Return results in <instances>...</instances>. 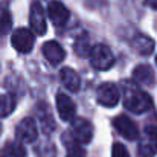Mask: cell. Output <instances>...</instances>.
<instances>
[{
	"instance_id": "obj_17",
	"label": "cell",
	"mask_w": 157,
	"mask_h": 157,
	"mask_svg": "<svg viewBox=\"0 0 157 157\" xmlns=\"http://www.w3.org/2000/svg\"><path fill=\"white\" fill-rule=\"evenodd\" d=\"M0 157H26V150L21 142H6L0 150Z\"/></svg>"
},
{
	"instance_id": "obj_26",
	"label": "cell",
	"mask_w": 157,
	"mask_h": 157,
	"mask_svg": "<svg viewBox=\"0 0 157 157\" xmlns=\"http://www.w3.org/2000/svg\"><path fill=\"white\" fill-rule=\"evenodd\" d=\"M145 5H147V6H150L151 9L157 11V0H145Z\"/></svg>"
},
{
	"instance_id": "obj_13",
	"label": "cell",
	"mask_w": 157,
	"mask_h": 157,
	"mask_svg": "<svg viewBox=\"0 0 157 157\" xmlns=\"http://www.w3.org/2000/svg\"><path fill=\"white\" fill-rule=\"evenodd\" d=\"M59 78L64 84L66 89H69V92H78L79 87H81V78L79 75L70 69V67H63L59 70Z\"/></svg>"
},
{
	"instance_id": "obj_7",
	"label": "cell",
	"mask_w": 157,
	"mask_h": 157,
	"mask_svg": "<svg viewBox=\"0 0 157 157\" xmlns=\"http://www.w3.org/2000/svg\"><path fill=\"white\" fill-rule=\"evenodd\" d=\"M113 127L119 131L121 136H124L128 140H136L139 137V128H137V125L130 117H127L125 114L116 116L113 119Z\"/></svg>"
},
{
	"instance_id": "obj_8",
	"label": "cell",
	"mask_w": 157,
	"mask_h": 157,
	"mask_svg": "<svg viewBox=\"0 0 157 157\" xmlns=\"http://www.w3.org/2000/svg\"><path fill=\"white\" fill-rule=\"evenodd\" d=\"M72 131L73 137L81 144H89L93 137V125L84 117L72 119Z\"/></svg>"
},
{
	"instance_id": "obj_23",
	"label": "cell",
	"mask_w": 157,
	"mask_h": 157,
	"mask_svg": "<svg viewBox=\"0 0 157 157\" xmlns=\"http://www.w3.org/2000/svg\"><path fill=\"white\" fill-rule=\"evenodd\" d=\"M111 157H130V154L122 144H114L111 148Z\"/></svg>"
},
{
	"instance_id": "obj_5",
	"label": "cell",
	"mask_w": 157,
	"mask_h": 157,
	"mask_svg": "<svg viewBox=\"0 0 157 157\" xmlns=\"http://www.w3.org/2000/svg\"><path fill=\"white\" fill-rule=\"evenodd\" d=\"M15 137L21 144H32L38 137L37 124L32 117H25L17 127H15Z\"/></svg>"
},
{
	"instance_id": "obj_6",
	"label": "cell",
	"mask_w": 157,
	"mask_h": 157,
	"mask_svg": "<svg viewBox=\"0 0 157 157\" xmlns=\"http://www.w3.org/2000/svg\"><path fill=\"white\" fill-rule=\"evenodd\" d=\"M119 89L113 82H102L96 90V99L104 107H114L119 102Z\"/></svg>"
},
{
	"instance_id": "obj_24",
	"label": "cell",
	"mask_w": 157,
	"mask_h": 157,
	"mask_svg": "<svg viewBox=\"0 0 157 157\" xmlns=\"http://www.w3.org/2000/svg\"><path fill=\"white\" fill-rule=\"evenodd\" d=\"M145 134H147L148 139L157 140V125H148L145 128Z\"/></svg>"
},
{
	"instance_id": "obj_19",
	"label": "cell",
	"mask_w": 157,
	"mask_h": 157,
	"mask_svg": "<svg viewBox=\"0 0 157 157\" xmlns=\"http://www.w3.org/2000/svg\"><path fill=\"white\" fill-rule=\"evenodd\" d=\"M15 108V98L9 93L0 95V117L9 116Z\"/></svg>"
},
{
	"instance_id": "obj_11",
	"label": "cell",
	"mask_w": 157,
	"mask_h": 157,
	"mask_svg": "<svg viewBox=\"0 0 157 157\" xmlns=\"http://www.w3.org/2000/svg\"><path fill=\"white\" fill-rule=\"evenodd\" d=\"M48 14H49V18L52 20V23L55 26H63L69 17H70V12L69 9L58 0H52L48 6Z\"/></svg>"
},
{
	"instance_id": "obj_20",
	"label": "cell",
	"mask_w": 157,
	"mask_h": 157,
	"mask_svg": "<svg viewBox=\"0 0 157 157\" xmlns=\"http://www.w3.org/2000/svg\"><path fill=\"white\" fill-rule=\"evenodd\" d=\"M12 28V15L9 9L0 6V37L6 35Z\"/></svg>"
},
{
	"instance_id": "obj_10",
	"label": "cell",
	"mask_w": 157,
	"mask_h": 157,
	"mask_svg": "<svg viewBox=\"0 0 157 157\" xmlns=\"http://www.w3.org/2000/svg\"><path fill=\"white\" fill-rule=\"evenodd\" d=\"M133 79H134L136 84H140V86L153 87L156 84L154 70L148 64H139V66H136L134 70H133Z\"/></svg>"
},
{
	"instance_id": "obj_25",
	"label": "cell",
	"mask_w": 157,
	"mask_h": 157,
	"mask_svg": "<svg viewBox=\"0 0 157 157\" xmlns=\"http://www.w3.org/2000/svg\"><path fill=\"white\" fill-rule=\"evenodd\" d=\"M84 2H86V5H87L89 8H96V6L102 5L104 0H84Z\"/></svg>"
},
{
	"instance_id": "obj_27",
	"label": "cell",
	"mask_w": 157,
	"mask_h": 157,
	"mask_svg": "<svg viewBox=\"0 0 157 157\" xmlns=\"http://www.w3.org/2000/svg\"><path fill=\"white\" fill-rule=\"evenodd\" d=\"M156 61H157V59H156Z\"/></svg>"
},
{
	"instance_id": "obj_4",
	"label": "cell",
	"mask_w": 157,
	"mask_h": 157,
	"mask_svg": "<svg viewBox=\"0 0 157 157\" xmlns=\"http://www.w3.org/2000/svg\"><path fill=\"white\" fill-rule=\"evenodd\" d=\"M11 43L14 46V49L20 53H28L32 51L34 43H35V37L32 34V31L26 29V28H20L17 31H14L12 37H11Z\"/></svg>"
},
{
	"instance_id": "obj_15",
	"label": "cell",
	"mask_w": 157,
	"mask_h": 157,
	"mask_svg": "<svg viewBox=\"0 0 157 157\" xmlns=\"http://www.w3.org/2000/svg\"><path fill=\"white\" fill-rule=\"evenodd\" d=\"M37 116L40 119V125L43 128L44 133H52L55 130V121H53V116L51 113V110L48 108V105L40 102L37 105Z\"/></svg>"
},
{
	"instance_id": "obj_2",
	"label": "cell",
	"mask_w": 157,
	"mask_h": 157,
	"mask_svg": "<svg viewBox=\"0 0 157 157\" xmlns=\"http://www.w3.org/2000/svg\"><path fill=\"white\" fill-rule=\"evenodd\" d=\"M90 64L96 70H108L114 64V55L107 44H96L90 52Z\"/></svg>"
},
{
	"instance_id": "obj_9",
	"label": "cell",
	"mask_w": 157,
	"mask_h": 157,
	"mask_svg": "<svg viewBox=\"0 0 157 157\" xmlns=\"http://www.w3.org/2000/svg\"><path fill=\"white\" fill-rule=\"evenodd\" d=\"M55 102H56V110H58V114L63 121H72L75 117V113H76V105L72 101L70 96L64 95V93H58L56 98H55Z\"/></svg>"
},
{
	"instance_id": "obj_1",
	"label": "cell",
	"mask_w": 157,
	"mask_h": 157,
	"mask_svg": "<svg viewBox=\"0 0 157 157\" xmlns=\"http://www.w3.org/2000/svg\"><path fill=\"white\" fill-rule=\"evenodd\" d=\"M124 105L127 110L140 114V113L151 110L153 99L137 84L127 81V82H124Z\"/></svg>"
},
{
	"instance_id": "obj_3",
	"label": "cell",
	"mask_w": 157,
	"mask_h": 157,
	"mask_svg": "<svg viewBox=\"0 0 157 157\" xmlns=\"http://www.w3.org/2000/svg\"><path fill=\"white\" fill-rule=\"evenodd\" d=\"M29 23L35 35H44L48 25H46V15L41 3L38 0H32L31 11H29Z\"/></svg>"
},
{
	"instance_id": "obj_18",
	"label": "cell",
	"mask_w": 157,
	"mask_h": 157,
	"mask_svg": "<svg viewBox=\"0 0 157 157\" xmlns=\"http://www.w3.org/2000/svg\"><path fill=\"white\" fill-rule=\"evenodd\" d=\"M92 41L89 38V35L84 32L81 34L76 40H75V44H73V51L78 56H89L90 52H92Z\"/></svg>"
},
{
	"instance_id": "obj_21",
	"label": "cell",
	"mask_w": 157,
	"mask_h": 157,
	"mask_svg": "<svg viewBox=\"0 0 157 157\" xmlns=\"http://www.w3.org/2000/svg\"><path fill=\"white\" fill-rule=\"evenodd\" d=\"M139 154L140 157H154L157 154V140L148 139L139 145Z\"/></svg>"
},
{
	"instance_id": "obj_14",
	"label": "cell",
	"mask_w": 157,
	"mask_h": 157,
	"mask_svg": "<svg viewBox=\"0 0 157 157\" xmlns=\"http://www.w3.org/2000/svg\"><path fill=\"white\" fill-rule=\"evenodd\" d=\"M43 55L51 64H59L64 59L66 52L56 41H48L43 44Z\"/></svg>"
},
{
	"instance_id": "obj_16",
	"label": "cell",
	"mask_w": 157,
	"mask_h": 157,
	"mask_svg": "<svg viewBox=\"0 0 157 157\" xmlns=\"http://www.w3.org/2000/svg\"><path fill=\"white\" fill-rule=\"evenodd\" d=\"M63 142L67 148V156L66 157H86V150L78 142H75L73 134H69V133L63 134Z\"/></svg>"
},
{
	"instance_id": "obj_22",
	"label": "cell",
	"mask_w": 157,
	"mask_h": 157,
	"mask_svg": "<svg viewBox=\"0 0 157 157\" xmlns=\"http://www.w3.org/2000/svg\"><path fill=\"white\" fill-rule=\"evenodd\" d=\"M38 157H56V148L52 142H44L37 148Z\"/></svg>"
},
{
	"instance_id": "obj_12",
	"label": "cell",
	"mask_w": 157,
	"mask_h": 157,
	"mask_svg": "<svg viewBox=\"0 0 157 157\" xmlns=\"http://www.w3.org/2000/svg\"><path fill=\"white\" fill-rule=\"evenodd\" d=\"M154 40L145 34H136L133 38H131V48L139 53V55H151L154 52Z\"/></svg>"
}]
</instances>
